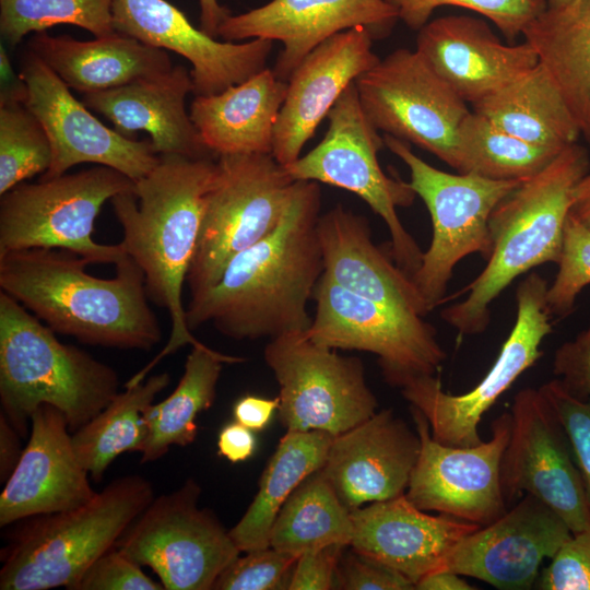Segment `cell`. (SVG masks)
<instances>
[{
	"mask_svg": "<svg viewBox=\"0 0 590 590\" xmlns=\"http://www.w3.org/2000/svg\"><path fill=\"white\" fill-rule=\"evenodd\" d=\"M320 210L318 182L296 180L274 232L236 255L211 288L190 296V331L211 323L237 341L306 332L307 304L324 271Z\"/></svg>",
	"mask_w": 590,
	"mask_h": 590,
	"instance_id": "1",
	"label": "cell"
},
{
	"mask_svg": "<svg viewBox=\"0 0 590 590\" xmlns=\"http://www.w3.org/2000/svg\"><path fill=\"white\" fill-rule=\"evenodd\" d=\"M88 264L62 249L10 251L0 255V291L81 343L141 351L157 345L162 330L134 260L125 253L111 279L87 273Z\"/></svg>",
	"mask_w": 590,
	"mask_h": 590,
	"instance_id": "2",
	"label": "cell"
},
{
	"mask_svg": "<svg viewBox=\"0 0 590 590\" xmlns=\"http://www.w3.org/2000/svg\"><path fill=\"white\" fill-rule=\"evenodd\" d=\"M215 169L216 161L211 157L161 155L158 164L134 181L133 191L110 200L122 228L120 244L142 270L149 299L167 310L172 326L163 350L126 387L143 381L165 356L200 343L186 322L182 288Z\"/></svg>",
	"mask_w": 590,
	"mask_h": 590,
	"instance_id": "3",
	"label": "cell"
},
{
	"mask_svg": "<svg viewBox=\"0 0 590 590\" xmlns=\"http://www.w3.org/2000/svg\"><path fill=\"white\" fill-rule=\"evenodd\" d=\"M589 167L587 150L571 144L495 206L488 222L493 248L487 264L459 291L464 299L440 314L460 335L486 330L493 300L515 279L540 264L558 263L574 189Z\"/></svg>",
	"mask_w": 590,
	"mask_h": 590,
	"instance_id": "4",
	"label": "cell"
},
{
	"mask_svg": "<svg viewBox=\"0 0 590 590\" xmlns=\"http://www.w3.org/2000/svg\"><path fill=\"white\" fill-rule=\"evenodd\" d=\"M119 392L109 365L56 332L0 291L1 411L22 438L43 404L60 410L71 433L96 416Z\"/></svg>",
	"mask_w": 590,
	"mask_h": 590,
	"instance_id": "5",
	"label": "cell"
},
{
	"mask_svg": "<svg viewBox=\"0 0 590 590\" xmlns=\"http://www.w3.org/2000/svg\"><path fill=\"white\" fill-rule=\"evenodd\" d=\"M153 499L152 484L131 474L81 507L24 519L3 552L0 589L71 590Z\"/></svg>",
	"mask_w": 590,
	"mask_h": 590,
	"instance_id": "6",
	"label": "cell"
},
{
	"mask_svg": "<svg viewBox=\"0 0 590 590\" xmlns=\"http://www.w3.org/2000/svg\"><path fill=\"white\" fill-rule=\"evenodd\" d=\"M134 184L102 165L19 184L0 199V255L31 248L62 249L90 264H115L126 253L123 247L94 240L95 220L106 201L133 191Z\"/></svg>",
	"mask_w": 590,
	"mask_h": 590,
	"instance_id": "7",
	"label": "cell"
},
{
	"mask_svg": "<svg viewBox=\"0 0 590 590\" xmlns=\"http://www.w3.org/2000/svg\"><path fill=\"white\" fill-rule=\"evenodd\" d=\"M294 182L272 154L217 156L186 278L190 296L211 288L236 255L274 232Z\"/></svg>",
	"mask_w": 590,
	"mask_h": 590,
	"instance_id": "8",
	"label": "cell"
},
{
	"mask_svg": "<svg viewBox=\"0 0 590 590\" xmlns=\"http://www.w3.org/2000/svg\"><path fill=\"white\" fill-rule=\"evenodd\" d=\"M322 141L294 162L283 165L296 180L322 182L355 193L386 223L390 256L409 275L418 269L423 251L404 228L397 208L413 204L416 193L410 182L388 176L378 152L384 137L364 114L355 82L342 93L328 116Z\"/></svg>",
	"mask_w": 590,
	"mask_h": 590,
	"instance_id": "9",
	"label": "cell"
},
{
	"mask_svg": "<svg viewBox=\"0 0 590 590\" xmlns=\"http://www.w3.org/2000/svg\"><path fill=\"white\" fill-rule=\"evenodd\" d=\"M385 145L410 170V185L425 203L433 236L418 269L411 276L429 311L445 300L457 263L472 253L492 252L489 216L523 180H495L471 173L451 174L433 167L409 143L384 135Z\"/></svg>",
	"mask_w": 590,
	"mask_h": 590,
	"instance_id": "10",
	"label": "cell"
},
{
	"mask_svg": "<svg viewBox=\"0 0 590 590\" xmlns=\"http://www.w3.org/2000/svg\"><path fill=\"white\" fill-rule=\"evenodd\" d=\"M200 494L198 482L188 479L154 497L114 545L150 567L165 590H213L241 553L214 512L199 507Z\"/></svg>",
	"mask_w": 590,
	"mask_h": 590,
	"instance_id": "11",
	"label": "cell"
},
{
	"mask_svg": "<svg viewBox=\"0 0 590 590\" xmlns=\"http://www.w3.org/2000/svg\"><path fill=\"white\" fill-rule=\"evenodd\" d=\"M263 356L280 386L279 418L286 430L334 437L377 412L358 357L342 356L305 332L270 339Z\"/></svg>",
	"mask_w": 590,
	"mask_h": 590,
	"instance_id": "12",
	"label": "cell"
},
{
	"mask_svg": "<svg viewBox=\"0 0 590 590\" xmlns=\"http://www.w3.org/2000/svg\"><path fill=\"white\" fill-rule=\"evenodd\" d=\"M547 287L546 280L535 272L519 283L515 324L493 366L471 390L445 392L437 374L418 377L401 388L403 398L427 420L435 440L461 447L482 441L479 424L483 415L543 355L541 344L553 330Z\"/></svg>",
	"mask_w": 590,
	"mask_h": 590,
	"instance_id": "13",
	"label": "cell"
},
{
	"mask_svg": "<svg viewBox=\"0 0 590 590\" xmlns=\"http://www.w3.org/2000/svg\"><path fill=\"white\" fill-rule=\"evenodd\" d=\"M312 299L316 314L305 335L329 349L375 354L385 380L392 387L401 389L418 377L438 374L447 357L436 329L423 317L351 293L324 273Z\"/></svg>",
	"mask_w": 590,
	"mask_h": 590,
	"instance_id": "14",
	"label": "cell"
},
{
	"mask_svg": "<svg viewBox=\"0 0 590 590\" xmlns=\"http://www.w3.org/2000/svg\"><path fill=\"white\" fill-rule=\"evenodd\" d=\"M355 85L362 109L378 131L415 144L457 170L458 130L470 110L416 50H394Z\"/></svg>",
	"mask_w": 590,
	"mask_h": 590,
	"instance_id": "15",
	"label": "cell"
},
{
	"mask_svg": "<svg viewBox=\"0 0 590 590\" xmlns=\"http://www.w3.org/2000/svg\"><path fill=\"white\" fill-rule=\"evenodd\" d=\"M510 436L502 459L500 481L507 504L530 494L568 526L590 528V503L567 434L540 389L517 392L510 410Z\"/></svg>",
	"mask_w": 590,
	"mask_h": 590,
	"instance_id": "16",
	"label": "cell"
},
{
	"mask_svg": "<svg viewBox=\"0 0 590 590\" xmlns=\"http://www.w3.org/2000/svg\"><path fill=\"white\" fill-rule=\"evenodd\" d=\"M420 453L406 498L418 509L437 511L481 527L507 510L502 481V459L510 436L511 415L492 422V437L475 446H449L435 440L425 416L411 406Z\"/></svg>",
	"mask_w": 590,
	"mask_h": 590,
	"instance_id": "17",
	"label": "cell"
},
{
	"mask_svg": "<svg viewBox=\"0 0 590 590\" xmlns=\"http://www.w3.org/2000/svg\"><path fill=\"white\" fill-rule=\"evenodd\" d=\"M19 74L26 85L24 104L43 125L51 145V164L40 178H55L75 165L92 163L137 181L158 164L161 155L150 139L139 141L105 126L28 48L21 56Z\"/></svg>",
	"mask_w": 590,
	"mask_h": 590,
	"instance_id": "18",
	"label": "cell"
},
{
	"mask_svg": "<svg viewBox=\"0 0 590 590\" xmlns=\"http://www.w3.org/2000/svg\"><path fill=\"white\" fill-rule=\"evenodd\" d=\"M571 535L554 510L526 494L498 519L462 538L442 569L500 590H527L539 579L543 560Z\"/></svg>",
	"mask_w": 590,
	"mask_h": 590,
	"instance_id": "19",
	"label": "cell"
},
{
	"mask_svg": "<svg viewBox=\"0 0 590 590\" xmlns=\"http://www.w3.org/2000/svg\"><path fill=\"white\" fill-rule=\"evenodd\" d=\"M114 27L146 45L170 50L192 66L193 94L214 95L267 67L273 40L220 42L196 28L166 0H114Z\"/></svg>",
	"mask_w": 590,
	"mask_h": 590,
	"instance_id": "20",
	"label": "cell"
},
{
	"mask_svg": "<svg viewBox=\"0 0 590 590\" xmlns=\"http://www.w3.org/2000/svg\"><path fill=\"white\" fill-rule=\"evenodd\" d=\"M398 20L396 8L386 0H272L246 13L229 14L220 24L217 35L225 42H281L283 49L273 72L287 82L300 61L329 37L363 26L374 39H382Z\"/></svg>",
	"mask_w": 590,
	"mask_h": 590,
	"instance_id": "21",
	"label": "cell"
},
{
	"mask_svg": "<svg viewBox=\"0 0 590 590\" xmlns=\"http://www.w3.org/2000/svg\"><path fill=\"white\" fill-rule=\"evenodd\" d=\"M88 475L63 413L40 405L31 416L27 444L0 494V526L85 505L97 493Z\"/></svg>",
	"mask_w": 590,
	"mask_h": 590,
	"instance_id": "22",
	"label": "cell"
},
{
	"mask_svg": "<svg viewBox=\"0 0 590 590\" xmlns=\"http://www.w3.org/2000/svg\"><path fill=\"white\" fill-rule=\"evenodd\" d=\"M363 26L340 32L314 48L287 80V93L274 131L272 155L282 165L300 156L318 125L346 90L380 58Z\"/></svg>",
	"mask_w": 590,
	"mask_h": 590,
	"instance_id": "23",
	"label": "cell"
},
{
	"mask_svg": "<svg viewBox=\"0 0 590 590\" xmlns=\"http://www.w3.org/2000/svg\"><path fill=\"white\" fill-rule=\"evenodd\" d=\"M420 436L392 409L334 436L321 472L350 509L405 494Z\"/></svg>",
	"mask_w": 590,
	"mask_h": 590,
	"instance_id": "24",
	"label": "cell"
},
{
	"mask_svg": "<svg viewBox=\"0 0 590 590\" xmlns=\"http://www.w3.org/2000/svg\"><path fill=\"white\" fill-rule=\"evenodd\" d=\"M415 50L472 105L539 63L528 43L506 45L485 21L470 15H446L427 22L418 30Z\"/></svg>",
	"mask_w": 590,
	"mask_h": 590,
	"instance_id": "25",
	"label": "cell"
},
{
	"mask_svg": "<svg viewBox=\"0 0 590 590\" xmlns=\"http://www.w3.org/2000/svg\"><path fill=\"white\" fill-rule=\"evenodd\" d=\"M357 553L400 573L414 583L444 568L451 548L481 526L447 515H428L405 496L351 510Z\"/></svg>",
	"mask_w": 590,
	"mask_h": 590,
	"instance_id": "26",
	"label": "cell"
},
{
	"mask_svg": "<svg viewBox=\"0 0 590 590\" xmlns=\"http://www.w3.org/2000/svg\"><path fill=\"white\" fill-rule=\"evenodd\" d=\"M193 93L191 72L182 66L115 88L82 94L83 104L122 135L145 131L160 155L214 158L185 107Z\"/></svg>",
	"mask_w": 590,
	"mask_h": 590,
	"instance_id": "27",
	"label": "cell"
},
{
	"mask_svg": "<svg viewBox=\"0 0 590 590\" xmlns=\"http://www.w3.org/2000/svg\"><path fill=\"white\" fill-rule=\"evenodd\" d=\"M317 228L323 273L332 282L402 314L430 312L411 275L375 245L364 215L337 204L320 214Z\"/></svg>",
	"mask_w": 590,
	"mask_h": 590,
	"instance_id": "28",
	"label": "cell"
},
{
	"mask_svg": "<svg viewBox=\"0 0 590 590\" xmlns=\"http://www.w3.org/2000/svg\"><path fill=\"white\" fill-rule=\"evenodd\" d=\"M287 82L264 68L221 93L197 95L190 118L214 156L272 154L274 131Z\"/></svg>",
	"mask_w": 590,
	"mask_h": 590,
	"instance_id": "29",
	"label": "cell"
},
{
	"mask_svg": "<svg viewBox=\"0 0 590 590\" xmlns=\"http://www.w3.org/2000/svg\"><path fill=\"white\" fill-rule=\"evenodd\" d=\"M27 48L70 90L82 94L127 85L174 67L166 50L117 31L93 40L35 33Z\"/></svg>",
	"mask_w": 590,
	"mask_h": 590,
	"instance_id": "30",
	"label": "cell"
},
{
	"mask_svg": "<svg viewBox=\"0 0 590 590\" xmlns=\"http://www.w3.org/2000/svg\"><path fill=\"white\" fill-rule=\"evenodd\" d=\"M522 35L590 142V0L546 7Z\"/></svg>",
	"mask_w": 590,
	"mask_h": 590,
	"instance_id": "31",
	"label": "cell"
},
{
	"mask_svg": "<svg viewBox=\"0 0 590 590\" xmlns=\"http://www.w3.org/2000/svg\"><path fill=\"white\" fill-rule=\"evenodd\" d=\"M473 110L508 133L540 146L562 151L581 135L540 63L474 104Z\"/></svg>",
	"mask_w": 590,
	"mask_h": 590,
	"instance_id": "32",
	"label": "cell"
},
{
	"mask_svg": "<svg viewBox=\"0 0 590 590\" xmlns=\"http://www.w3.org/2000/svg\"><path fill=\"white\" fill-rule=\"evenodd\" d=\"M332 438L320 430H286L262 472L253 500L229 530L240 552L270 546L280 509L308 475L323 467Z\"/></svg>",
	"mask_w": 590,
	"mask_h": 590,
	"instance_id": "33",
	"label": "cell"
},
{
	"mask_svg": "<svg viewBox=\"0 0 590 590\" xmlns=\"http://www.w3.org/2000/svg\"><path fill=\"white\" fill-rule=\"evenodd\" d=\"M244 358L222 354L202 342L192 345L184 374L173 392L144 411L148 437L141 450V463L164 457L170 447L192 444L198 435L197 417L209 410L216 398L223 364Z\"/></svg>",
	"mask_w": 590,
	"mask_h": 590,
	"instance_id": "34",
	"label": "cell"
},
{
	"mask_svg": "<svg viewBox=\"0 0 590 590\" xmlns=\"http://www.w3.org/2000/svg\"><path fill=\"white\" fill-rule=\"evenodd\" d=\"M168 373L151 376L116 397L91 421L72 433L76 457L94 482L123 452H141L148 437L145 409L169 384Z\"/></svg>",
	"mask_w": 590,
	"mask_h": 590,
	"instance_id": "35",
	"label": "cell"
},
{
	"mask_svg": "<svg viewBox=\"0 0 590 590\" xmlns=\"http://www.w3.org/2000/svg\"><path fill=\"white\" fill-rule=\"evenodd\" d=\"M351 510L321 469L308 475L280 509L270 532V546L298 557L329 545H351Z\"/></svg>",
	"mask_w": 590,
	"mask_h": 590,
	"instance_id": "36",
	"label": "cell"
},
{
	"mask_svg": "<svg viewBox=\"0 0 590 590\" xmlns=\"http://www.w3.org/2000/svg\"><path fill=\"white\" fill-rule=\"evenodd\" d=\"M562 151L519 139L473 110L458 130L457 172L495 180H524L545 168Z\"/></svg>",
	"mask_w": 590,
	"mask_h": 590,
	"instance_id": "37",
	"label": "cell"
},
{
	"mask_svg": "<svg viewBox=\"0 0 590 590\" xmlns=\"http://www.w3.org/2000/svg\"><path fill=\"white\" fill-rule=\"evenodd\" d=\"M114 0H0V33L11 47L30 33H42L58 24L86 30L95 37L116 33Z\"/></svg>",
	"mask_w": 590,
	"mask_h": 590,
	"instance_id": "38",
	"label": "cell"
},
{
	"mask_svg": "<svg viewBox=\"0 0 590 590\" xmlns=\"http://www.w3.org/2000/svg\"><path fill=\"white\" fill-rule=\"evenodd\" d=\"M52 152L48 135L23 102H0V196L28 178L45 174Z\"/></svg>",
	"mask_w": 590,
	"mask_h": 590,
	"instance_id": "39",
	"label": "cell"
},
{
	"mask_svg": "<svg viewBox=\"0 0 590 590\" xmlns=\"http://www.w3.org/2000/svg\"><path fill=\"white\" fill-rule=\"evenodd\" d=\"M398 17L414 31L421 30L439 7H459L482 14L512 42L546 8L544 0H386Z\"/></svg>",
	"mask_w": 590,
	"mask_h": 590,
	"instance_id": "40",
	"label": "cell"
},
{
	"mask_svg": "<svg viewBox=\"0 0 590 590\" xmlns=\"http://www.w3.org/2000/svg\"><path fill=\"white\" fill-rule=\"evenodd\" d=\"M558 271L546 291L551 315L567 317L583 287L590 284V231L570 212L567 216Z\"/></svg>",
	"mask_w": 590,
	"mask_h": 590,
	"instance_id": "41",
	"label": "cell"
},
{
	"mask_svg": "<svg viewBox=\"0 0 590 590\" xmlns=\"http://www.w3.org/2000/svg\"><path fill=\"white\" fill-rule=\"evenodd\" d=\"M297 558L271 546L245 552L222 571L213 590H287Z\"/></svg>",
	"mask_w": 590,
	"mask_h": 590,
	"instance_id": "42",
	"label": "cell"
},
{
	"mask_svg": "<svg viewBox=\"0 0 590 590\" xmlns=\"http://www.w3.org/2000/svg\"><path fill=\"white\" fill-rule=\"evenodd\" d=\"M539 389L564 426L590 503V398L573 397L558 379L547 381Z\"/></svg>",
	"mask_w": 590,
	"mask_h": 590,
	"instance_id": "43",
	"label": "cell"
},
{
	"mask_svg": "<svg viewBox=\"0 0 590 590\" xmlns=\"http://www.w3.org/2000/svg\"><path fill=\"white\" fill-rule=\"evenodd\" d=\"M71 590H165L115 546L99 556Z\"/></svg>",
	"mask_w": 590,
	"mask_h": 590,
	"instance_id": "44",
	"label": "cell"
},
{
	"mask_svg": "<svg viewBox=\"0 0 590 590\" xmlns=\"http://www.w3.org/2000/svg\"><path fill=\"white\" fill-rule=\"evenodd\" d=\"M539 589L590 590V528L565 541L540 573Z\"/></svg>",
	"mask_w": 590,
	"mask_h": 590,
	"instance_id": "45",
	"label": "cell"
},
{
	"mask_svg": "<svg viewBox=\"0 0 590 590\" xmlns=\"http://www.w3.org/2000/svg\"><path fill=\"white\" fill-rule=\"evenodd\" d=\"M335 589L342 590H412L414 583L394 569L357 553L341 555Z\"/></svg>",
	"mask_w": 590,
	"mask_h": 590,
	"instance_id": "46",
	"label": "cell"
},
{
	"mask_svg": "<svg viewBox=\"0 0 590 590\" xmlns=\"http://www.w3.org/2000/svg\"><path fill=\"white\" fill-rule=\"evenodd\" d=\"M553 373L569 394L580 400L590 398V323L556 350Z\"/></svg>",
	"mask_w": 590,
	"mask_h": 590,
	"instance_id": "47",
	"label": "cell"
},
{
	"mask_svg": "<svg viewBox=\"0 0 590 590\" xmlns=\"http://www.w3.org/2000/svg\"><path fill=\"white\" fill-rule=\"evenodd\" d=\"M345 547L329 545L299 555L287 590L335 589L337 569Z\"/></svg>",
	"mask_w": 590,
	"mask_h": 590,
	"instance_id": "48",
	"label": "cell"
},
{
	"mask_svg": "<svg viewBox=\"0 0 590 590\" xmlns=\"http://www.w3.org/2000/svg\"><path fill=\"white\" fill-rule=\"evenodd\" d=\"M217 449L220 456L233 463L246 461L256 449L253 430L236 421L223 426L217 438Z\"/></svg>",
	"mask_w": 590,
	"mask_h": 590,
	"instance_id": "49",
	"label": "cell"
},
{
	"mask_svg": "<svg viewBox=\"0 0 590 590\" xmlns=\"http://www.w3.org/2000/svg\"><path fill=\"white\" fill-rule=\"evenodd\" d=\"M280 399H267L252 394L241 397L233 406L236 422L251 430H262L270 423L273 413L279 409Z\"/></svg>",
	"mask_w": 590,
	"mask_h": 590,
	"instance_id": "50",
	"label": "cell"
},
{
	"mask_svg": "<svg viewBox=\"0 0 590 590\" xmlns=\"http://www.w3.org/2000/svg\"><path fill=\"white\" fill-rule=\"evenodd\" d=\"M22 436L0 412V481L5 483L14 471L23 453Z\"/></svg>",
	"mask_w": 590,
	"mask_h": 590,
	"instance_id": "51",
	"label": "cell"
},
{
	"mask_svg": "<svg viewBox=\"0 0 590 590\" xmlns=\"http://www.w3.org/2000/svg\"><path fill=\"white\" fill-rule=\"evenodd\" d=\"M418 590H472L463 576L448 569L434 570L415 582Z\"/></svg>",
	"mask_w": 590,
	"mask_h": 590,
	"instance_id": "52",
	"label": "cell"
},
{
	"mask_svg": "<svg viewBox=\"0 0 590 590\" xmlns=\"http://www.w3.org/2000/svg\"><path fill=\"white\" fill-rule=\"evenodd\" d=\"M569 212L590 231V172L575 187Z\"/></svg>",
	"mask_w": 590,
	"mask_h": 590,
	"instance_id": "53",
	"label": "cell"
},
{
	"mask_svg": "<svg viewBox=\"0 0 590 590\" xmlns=\"http://www.w3.org/2000/svg\"><path fill=\"white\" fill-rule=\"evenodd\" d=\"M199 3L201 30L209 36L216 38L220 24L231 13L226 8L220 5L217 0H199Z\"/></svg>",
	"mask_w": 590,
	"mask_h": 590,
	"instance_id": "54",
	"label": "cell"
},
{
	"mask_svg": "<svg viewBox=\"0 0 590 590\" xmlns=\"http://www.w3.org/2000/svg\"><path fill=\"white\" fill-rule=\"evenodd\" d=\"M546 3V7L556 8V7H563L566 4H569L576 0H544Z\"/></svg>",
	"mask_w": 590,
	"mask_h": 590,
	"instance_id": "55",
	"label": "cell"
}]
</instances>
